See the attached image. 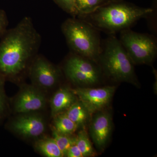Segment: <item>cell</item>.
Masks as SVG:
<instances>
[{
    "label": "cell",
    "mask_w": 157,
    "mask_h": 157,
    "mask_svg": "<svg viewBox=\"0 0 157 157\" xmlns=\"http://www.w3.org/2000/svg\"><path fill=\"white\" fill-rule=\"evenodd\" d=\"M1 38L0 75L6 80H18L38 54L41 36L30 17H25Z\"/></svg>",
    "instance_id": "1"
},
{
    "label": "cell",
    "mask_w": 157,
    "mask_h": 157,
    "mask_svg": "<svg viewBox=\"0 0 157 157\" xmlns=\"http://www.w3.org/2000/svg\"><path fill=\"white\" fill-rule=\"evenodd\" d=\"M153 10L120 0L109 1L93 13L78 17L98 30L109 34L130 29L139 20L148 17Z\"/></svg>",
    "instance_id": "2"
},
{
    "label": "cell",
    "mask_w": 157,
    "mask_h": 157,
    "mask_svg": "<svg viewBox=\"0 0 157 157\" xmlns=\"http://www.w3.org/2000/svg\"><path fill=\"white\" fill-rule=\"evenodd\" d=\"M71 52L98 62L101 44L99 30L84 20L68 18L61 25Z\"/></svg>",
    "instance_id": "3"
},
{
    "label": "cell",
    "mask_w": 157,
    "mask_h": 157,
    "mask_svg": "<svg viewBox=\"0 0 157 157\" xmlns=\"http://www.w3.org/2000/svg\"><path fill=\"white\" fill-rule=\"evenodd\" d=\"M98 62L105 74L114 81L138 85L134 63L119 39L113 34L101 45Z\"/></svg>",
    "instance_id": "4"
},
{
    "label": "cell",
    "mask_w": 157,
    "mask_h": 157,
    "mask_svg": "<svg viewBox=\"0 0 157 157\" xmlns=\"http://www.w3.org/2000/svg\"><path fill=\"white\" fill-rule=\"evenodd\" d=\"M119 40L134 64L151 65L157 55L156 38L127 29L121 31Z\"/></svg>",
    "instance_id": "5"
},
{
    "label": "cell",
    "mask_w": 157,
    "mask_h": 157,
    "mask_svg": "<svg viewBox=\"0 0 157 157\" xmlns=\"http://www.w3.org/2000/svg\"><path fill=\"white\" fill-rule=\"evenodd\" d=\"M97 62L71 52L65 61L63 71L67 78L74 84L92 85L100 81Z\"/></svg>",
    "instance_id": "6"
},
{
    "label": "cell",
    "mask_w": 157,
    "mask_h": 157,
    "mask_svg": "<svg viewBox=\"0 0 157 157\" xmlns=\"http://www.w3.org/2000/svg\"><path fill=\"white\" fill-rule=\"evenodd\" d=\"M33 85L38 88H52L58 82L61 71L58 67L38 54L34 59L28 72Z\"/></svg>",
    "instance_id": "7"
},
{
    "label": "cell",
    "mask_w": 157,
    "mask_h": 157,
    "mask_svg": "<svg viewBox=\"0 0 157 157\" xmlns=\"http://www.w3.org/2000/svg\"><path fill=\"white\" fill-rule=\"evenodd\" d=\"M115 90V86H107L95 88L78 87L72 90L91 115L109 104Z\"/></svg>",
    "instance_id": "8"
},
{
    "label": "cell",
    "mask_w": 157,
    "mask_h": 157,
    "mask_svg": "<svg viewBox=\"0 0 157 157\" xmlns=\"http://www.w3.org/2000/svg\"><path fill=\"white\" fill-rule=\"evenodd\" d=\"M18 93L14 104L15 112L26 113L41 110L45 107L46 99L44 94L34 85H25Z\"/></svg>",
    "instance_id": "9"
},
{
    "label": "cell",
    "mask_w": 157,
    "mask_h": 157,
    "mask_svg": "<svg viewBox=\"0 0 157 157\" xmlns=\"http://www.w3.org/2000/svg\"><path fill=\"white\" fill-rule=\"evenodd\" d=\"M23 114L9 124V127L11 131L26 138L38 137L44 133L45 122L41 117L36 114Z\"/></svg>",
    "instance_id": "10"
},
{
    "label": "cell",
    "mask_w": 157,
    "mask_h": 157,
    "mask_svg": "<svg viewBox=\"0 0 157 157\" xmlns=\"http://www.w3.org/2000/svg\"><path fill=\"white\" fill-rule=\"evenodd\" d=\"M112 129L111 116L107 112H98L90 125V135L97 148L103 150L109 139Z\"/></svg>",
    "instance_id": "11"
},
{
    "label": "cell",
    "mask_w": 157,
    "mask_h": 157,
    "mask_svg": "<svg viewBox=\"0 0 157 157\" xmlns=\"http://www.w3.org/2000/svg\"><path fill=\"white\" fill-rule=\"evenodd\" d=\"M76 101V96L72 90L68 87L61 88L52 98L50 103L52 115L54 117L62 113Z\"/></svg>",
    "instance_id": "12"
},
{
    "label": "cell",
    "mask_w": 157,
    "mask_h": 157,
    "mask_svg": "<svg viewBox=\"0 0 157 157\" xmlns=\"http://www.w3.org/2000/svg\"><path fill=\"white\" fill-rule=\"evenodd\" d=\"M65 113L78 128L85 125L91 116L86 107L80 101H76L73 103Z\"/></svg>",
    "instance_id": "13"
},
{
    "label": "cell",
    "mask_w": 157,
    "mask_h": 157,
    "mask_svg": "<svg viewBox=\"0 0 157 157\" xmlns=\"http://www.w3.org/2000/svg\"><path fill=\"white\" fill-rule=\"evenodd\" d=\"M35 148L43 155L48 157L63 156L53 138H46L39 139L35 144Z\"/></svg>",
    "instance_id": "14"
},
{
    "label": "cell",
    "mask_w": 157,
    "mask_h": 157,
    "mask_svg": "<svg viewBox=\"0 0 157 157\" xmlns=\"http://www.w3.org/2000/svg\"><path fill=\"white\" fill-rule=\"evenodd\" d=\"M54 117L53 128L60 134L71 135L78 128V126L72 121L65 113H59Z\"/></svg>",
    "instance_id": "15"
},
{
    "label": "cell",
    "mask_w": 157,
    "mask_h": 157,
    "mask_svg": "<svg viewBox=\"0 0 157 157\" xmlns=\"http://www.w3.org/2000/svg\"><path fill=\"white\" fill-rule=\"evenodd\" d=\"M108 1V0H76L75 17L93 13Z\"/></svg>",
    "instance_id": "16"
},
{
    "label": "cell",
    "mask_w": 157,
    "mask_h": 157,
    "mask_svg": "<svg viewBox=\"0 0 157 157\" xmlns=\"http://www.w3.org/2000/svg\"><path fill=\"white\" fill-rule=\"evenodd\" d=\"M76 144L79 149L83 157L94 156L95 151L89 138L86 131L82 130L76 136Z\"/></svg>",
    "instance_id": "17"
},
{
    "label": "cell",
    "mask_w": 157,
    "mask_h": 157,
    "mask_svg": "<svg viewBox=\"0 0 157 157\" xmlns=\"http://www.w3.org/2000/svg\"><path fill=\"white\" fill-rule=\"evenodd\" d=\"M52 138L55 141L63 155L66 156L69 148L76 144V137H72L70 135L60 134L52 128Z\"/></svg>",
    "instance_id": "18"
},
{
    "label": "cell",
    "mask_w": 157,
    "mask_h": 157,
    "mask_svg": "<svg viewBox=\"0 0 157 157\" xmlns=\"http://www.w3.org/2000/svg\"><path fill=\"white\" fill-rule=\"evenodd\" d=\"M6 81V79L0 75V124L7 116L9 109V101L5 90Z\"/></svg>",
    "instance_id": "19"
},
{
    "label": "cell",
    "mask_w": 157,
    "mask_h": 157,
    "mask_svg": "<svg viewBox=\"0 0 157 157\" xmlns=\"http://www.w3.org/2000/svg\"><path fill=\"white\" fill-rule=\"evenodd\" d=\"M64 11L75 17V5L76 0H53Z\"/></svg>",
    "instance_id": "20"
},
{
    "label": "cell",
    "mask_w": 157,
    "mask_h": 157,
    "mask_svg": "<svg viewBox=\"0 0 157 157\" xmlns=\"http://www.w3.org/2000/svg\"><path fill=\"white\" fill-rule=\"evenodd\" d=\"M9 25V21L6 12L2 9H0V38L7 30Z\"/></svg>",
    "instance_id": "21"
},
{
    "label": "cell",
    "mask_w": 157,
    "mask_h": 157,
    "mask_svg": "<svg viewBox=\"0 0 157 157\" xmlns=\"http://www.w3.org/2000/svg\"><path fill=\"white\" fill-rule=\"evenodd\" d=\"M66 156L68 157H83L81 151L76 144L70 147Z\"/></svg>",
    "instance_id": "22"
},
{
    "label": "cell",
    "mask_w": 157,
    "mask_h": 157,
    "mask_svg": "<svg viewBox=\"0 0 157 157\" xmlns=\"http://www.w3.org/2000/svg\"><path fill=\"white\" fill-rule=\"evenodd\" d=\"M108 1H114V0H108Z\"/></svg>",
    "instance_id": "23"
}]
</instances>
